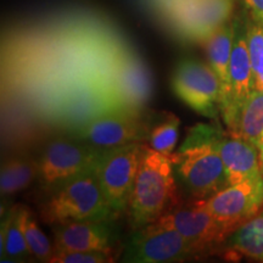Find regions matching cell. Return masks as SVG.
Segmentation results:
<instances>
[{"label":"cell","instance_id":"1","mask_svg":"<svg viewBox=\"0 0 263 263\" xmlns=\"http://www.w3.org/2000/svg\"><path fill=\"white\" fill-rule=\"evenodd\" d=\"M172 157L144 145L139 170L132 190L130 216L137 226H146L176 209L179 195Z\"/></svg>","mask_w":263,"mask_h":263},{"label":"cell","instance_id":"2","mask_svg":"<svg viewBox=\"0 0 263 263\" xmlns=\"http://www.w3.org/2000/svg\"><path fill=\"white\" fill-rule=\"evenodd\" d=\"M112 212L97 171H90L59 184L43 207L42 218L52 226L70 221L103 222Z\"/></svg>","mask_w":263,"mask_h":263},{"label":"cell","instance_id":"3","mask_svg":"<svg viewBox=\"0 0 263 263\" xmlns=\"http://www.w3.org/2000/svg\"><path fill=\"white\" fill-rule=\"evenodd\" d=\"M171 157L184 184L197 200L207 199L229 185L217 139L205 138L185 144L180 153Z\"/></svg>","mask_w":263,"mask_h":263},{"label":"cell","instance_id":"4","mask_svg":"<svg viewBox=\"0 0 263 263\" xmlns=\"http://www.w3.org/2000/svg\"><path fill=\"white\" fill-rule=\"evenodd\" d=\"M74 136L95 147L107 150L149 139L150 132L138 110L114 106L78 124Z\"/></svg>","mask_w":263,"mask_h":263},{"label":"cell","instance_id":"5","mask_svg":"<svg viewBox=\"0 0 263 263\" xmlns=\"http://www.w3.org/2000/svg\"><path fill=\"white\" fill-rule=\"evenodd\" d=\"M103 149L85 141H51L38 160V178L44 185H59L80 174L97 170Z\"/></svg>","mask_w":263,"mask_h":263},{"label":"cell","instance_id":"6","mask_svg":"<svg viewBox=\"0 0 263 263\" xmlns=\"http://www.w3.org/2000/svg\"><path fill=\"white\" fill-rule=\"evenodd\" d=\"M219 222L238 230L258 215L263 206V173L228 185L212 196L193 203Z\"/></svg>","mask_w":263,"mask_h":263},{"label":"cell","instance_id":"7","mask_svg":"<svg viewBox=\"0 0 263 263\" xmlns=\"http://www.w3.org/2000/svg\"><path fill=\"white\" fill-rule=\"evenodd\" d=\"M143 153L144 145L139 143L104 151L95 171L114 211L128 206Z\"/></svg>","mask_w":263,"mask_h":263},{"label":"cell","instance_id":"8","mask_svg":"<svg viewBox=\"0 0 263 263\" xmlns=\"http://www.w3.org/2000/svg\"><path fill=\"white\" fill-rule=\"evenodd\" d=\"M172 88L193 110L213 117L221 110L222 84L211 65L195 60L182 61L174 71Z\"/></svg>","mask_w":263,"mask_h":263},{"label":"cell","instance_id":"9","mask_svg":"<svg viewBox=\"0 0 263 263\" xmlns=\"http://www.w3.org/2000/svg\"><path fill=\"white\" fill-rule=\"evenodd\" d=\"M202 250L177 230L146 224L130 240L126 259L132 262H176L195 256Z\"/></svg>","mask_w":263,"mask_h":263},{"label":"cell","instance_id":"10","mask_svg":"<svg viewBox=\"0 0 263 263\" xmlns=\"http://www.w3.org/2000/svg\"><path fill=\"white\" fill-rule=\"evenodd\" d=\"M153 224L177 230L202 251L223 244L236 232L233 227L219 222L211 213L194 205L182 209L176 207L157 218Z\"/></svg>","mask_w":263,"mask_h":263},{"label":"cell","instance_id":"11","mask_svg":"<svg viewBox=\"0 0 263 263\" xmlns=\"http://www.w3.org/2000/svg\"><path fill=\"white\" fill-rule=\"evenodd\" d=\"M254 90L255 76L246 42V32L236 27L234 47L229 62L228 88L221 105L223 120L229 132L234 128L242 105Z\"/></svg>","mask_w":263,"mask_h":263},{"label":"cell","instance_id":"12","mask_svg":"<svg viewBox=\"0 0 263 263\" xmlns=\"http://www.w3.org/2000/svg\"><path fill=\"white\" fill-rule=\"evenodd\" d=\"M55 250L104 251L110 250V228L105 221H70L52 227Z\"/></svg>","mask_w":263,"mask_h":263},{"label":"cell","instance_id":"13","mask_svg":"<svg viewBox=\"0 0 263 263\" xmlns=\"http://www.w3.org/2000/svg\"><path fill=\"white\" fill-rule=\"evenodd\" d=\"M217 145L224 164L229 185L254 178L263 173L259 150L254 144L241 138L230 137L217 139Z\"/></svg>","mask_w":263,"mask_h":263},{"label":"cell","instance_id":"14","mask_svg":"<svg viewBox=\"0 0 263 263\" xmlns=\"http://www.w3.org/2000/svg\"><path fill=\"white\" fill-rule=\"evenodd\" d=\"M111 95L118 106L138 110L150 95L146 71L138 62H122L112 73Z\"/></svg>","mask_w":263,"mask_h":263},{"label":"cell","instance_id":"15","mask_svg":"<svg viewBox=\"0 0 263 263\" xmlns=\"http://www.w3.org/2000/svg\"><path fill=\"white\" fill-rule=\"evenodd\" d=\"M236 25L223 24L216 28L211 34L205 39L206 54L209 64L215 70L222 84V101L224 100L227 88H228L229 62L234 47Z\"/></svg>","mask_w":263,"mask_h":263},{"label":"cell","instance_id":"16","mask_svg":"<svg viewBox=\"0 0 263 263\" xmlns=\"http://www.w3.org/2000/svg\"><path fill=\"white\" fill-rule=\"evenodd\" d=\"M230 136L241 138L255 146L263 136V90L255 89L242 105Z\"/></svg>","mask_w":263,"mask_h":263},{"label":"cell","instance_id":"17","mask_svg":"<svg viewBox=\"0 0 263 263\" xmlns=\"http://www.w3.org/2000/svg\"><path fill=\"white\" fill-rule=\"evenodd\" d=\"M31 255L27 241L18 221V209L15 207L2 222L0 230V257L2 261H15Z\"/></svg>","mask_w":263,"mask_h":263},{"label":"cell","instance_id":"18","mask_svg":"<svg viewBox=\"0 0 263 263\" xmlns=\"http://www.w3.org/2000/svg\"><path fill=\"white\" fill-rule=\"evenodd\" d=\"M230 249L238 255L263 261V213L250 219L230 236Z\"/></svg>","mask_w":263,"mask_h":263},{"label":"cell","instance_id":"19","mask_svg":"<svg viewBox=\"0 0 263 263\" xmlns=\"http://www.w3.org/2000/svg\"><path fill=\"white\" fill-rule=\"evenodd\" d=\"M38 176V162L26 159L6 161L0 172V190L3 195L15 194L27 188Z\"/></svg>","mask_w":263,"mask_h":263},{"label":"cell","instance_id":"20","mask_svg":"<svg viewBox=\"0 0 263 263\" xmlns=\"http://www.w3.org/2000/svg\"><path fill=\"white\" fill-rule=\"evenodd\" d=\"M18 221L31 255L38 261L50 262L55 249L51 246L48 236L42 232L37 221L25 207L18 210Z\"/></svg>","mask_w":263,"mask_h":263},{"label":"cell","instance_id":"21","mask_svg":"<svg viewBox=\"0 0 263 263\" xmlns=\"http://www.w3.org/2000/svg\"><path fill=\"white\" fill-rule=\"evenodd\" d=\"M245 32L255 76V89L263 90V24L251 18L248 21Z\"/></svg>","mask_w":263,"mask_h":263},{"label":"cell","instance_id":"22","mask_svg":"<svg viewBox=\"0 0 263 263\" xmlns=\"http://www.w3.org/2000/svg\"><path fill=\"white\" fill-rule=\"evenodd\" d=\"M179 118L174 115H167V118L162 123L157 124L150 130L149 144L151 149L159 151L163 155L171 156L172 151L178 141Z\"/></svg>","mask_w":263,"mask_h":263},{"label":"cell","instance_id":"23","mask_svg":"<svg viewBox=\"0 0 263 263\" xmlns=\"http://www.w3.org/2000/svg\"><path fill=\"white\" fill-rule=\"evenodd\" d=\"M114 257L110 250L104 251H66L55 250L49 263H107Z\"/></svg>","mask_w":263,"mask_h":263},{"label":"cell","instance_id":"24","mask_svg":"<svg viewBox=\"0 0 263 263\" xmlns=\"http://www.w3.org/2000/svg\"><path fill=\"white\" fill-rule=\"evenodd\" d=\"M244 3L251 18L263 24V0H244Z\"/></svg>","mask_w":263,"mask_h":263},{"label":"cell","instance_id":"25","mask_svg":"<svg viewBox=\"0 0 263 263\" xmlns=\"http://www.w3.org/2000/svg\"><path fill=\"white\" fill-rule=\"evenodd\" d=\"M258 150H259V155H261V160H262V163H263V136L261 138V141H259Z\"/></svg>","mask_w":263,"mask_h":263}]
</instances>
